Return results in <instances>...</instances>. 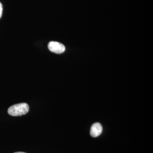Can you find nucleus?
Listing matches in <instances>:
<instances>
[{"mask_svg": "<svg viewBox=\"0 0 153 153\" xmlns=\"http://www.w3.org/2000/svg\"><path fill=\"white\" fill-rule=\"evenodd\" d=\"M30 108L27 103H19L14 105L9 108L8 113L12 116H19L26 114L29 111Z\"/></svg>", "mask_w": 153, "mask_h": 153, "instance_id": "nucleus-1", "label": "nucleus"}, {"mask_svg": "<svg viewBox=\"0 0 153 153\" xmlns=\"http://www.w3.org/2000/svg\"><path fill=\"white\" fill-rule=\"evenodd\" d=\"M48 48L51 52L61 54L65 51V47L63 44L56 41H51L48 44Z\"/></svg>", "mask_w": 153, "mask_h": 153, "instance_id": "nucleus-2", "label": "nucleus"}, {"mask_svg": "<svg viewBox=\"0 0 153 153\" xmlns=\"http://www.w3.org/2000/svg\"><path fill=\"white\" fill-rule=\"evenodd\" d=\"M102 131V127L99 123H95L91 126L90 134L91 137H96L99 136Z\"/></svg>", "mask_w": 153, "mask_h": 153, "instance_id": "nucleus-3", "label": "nucleus"}, {"mask_svg": "<svg viewBox=\"0 0 153 153\" xmlns=\"http://www.w3.org/2000/svg\"><path fill=\"white\" fill-rule=\"evenodd\" d=\"M3 13V5L0 2V19L2 16Z\"/></svg>", "mask_w": 153, "mask_h": 153, "instance_id": "nucleus-4", "label": "nucleus"}, {"mask_svg": "<svg viewBox=\"0 0 153 153\" xmlns=\"http://www.w3.org/2000/svg\"><path fill=\"white\" fill-rule=\"evenodd\" d=\"M14 153H27L25 152H15Z\"/></svg>", "mask_w": 153, "mask_h": 153, "instance_id": "nucleus-5", "label": "nucleus"}]
</instances>
